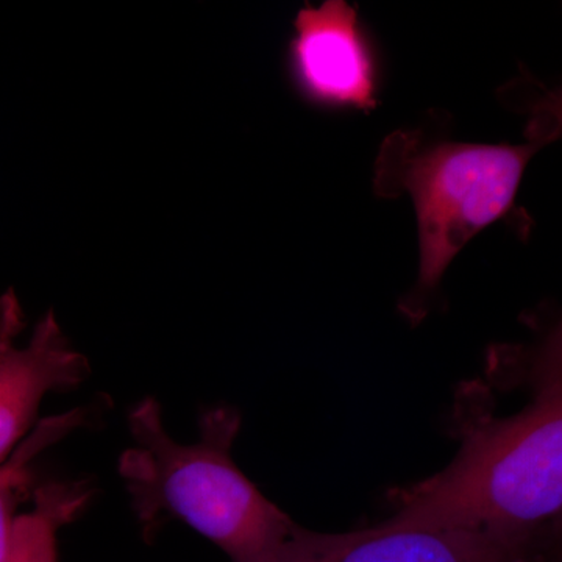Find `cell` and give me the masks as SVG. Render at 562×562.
<instances>
[{"label": "cell", "instance_id": "6da1fadb", "mask_svg": "<svg viewBox=\"0 0 562 562\" xmlns=\"http://www.w3.org/2000/svg\"><path fill=\"white\" fill-rule=\"evenodd\" d=\"M561 328L528 351L532 398L520 412L465 425L460 452L443 471L397 495L383 524L465 528L530 550L562 508Z\"/></svg>", "mask_w": 562, "mask_h": 562}, {"label": "cell", "instance_id": "7a4b0ae2", "mask_svg": "<svg viewBox=\"0 0 562 562\" xmlns=\"http://www.w3.org/2000/svg\"><path fill=\"white\" fill-rule=\"evenodd\" d=\"M525 143L476 144L449 138V132L424 127L392 132L373 166L379 198L405 194L416 211L419 276L398 303L403 316L420 324L430 312L443 273L484 228L520 216L517 192L531 158L561 136V98L541 88L531 102Z\"/></svg>", "mask_w": 562, "mask_h": 562}, {"label": "cell", "instance_id": "3957f363", "mask_svg": "<svg viewBox=\"0 0 562 562\" xmlns=\"http://www.w3.org/2000/svg\"><path fill=\"white\" fill-rule=\"evenodd\" d=\"M133 446L120 460L133 512L154 528L179 519L201 532L232 562H273L295 525L247 479L232 457L241 416L211 409L194 443L173 441L157 401L128 414Z\"/></svg>", "mask_w": 562, "mask_h": 562}, {"label": "cell", "instance_id": "277c9868", "mask_svg": "<svg viewBox=\"0 0 562 562\" xmlns=\"http://www.w3.org/2000/svg\"><path fill=\"white\" fill-rule=\"evenodd\" d=\"M292 77L306 98L369 111L376 105V66L358 9L344 0L306 5L294 21Z\"/></svg>", "mask_w": 562, "mask_h": 562}, {"label": "cell", "instance_id": "5b68a950", "mask_svg": "<svg viewBox=\"0 0 562 562\" xmlns=\"http://www.w3.org/2000/svg\"><path fill=\"white\" fill-rule=\"evenodd\" d=\"M528 554L490 532L465 528H398L379 524L351 532L295 525L273 562H516Z\"/></svg>", "mask_w": 562, "mask_h": 562}, {"label": "cell", "instance_id": "8992f818", "mask_svg": "<svg viewBox=\"0 0 562 562\" xmlns=\"http://www.w3.org/2000/svg\"><path fill=\"white\" fill-rule=\"evenodd\" d=\"M14 297L0 303V461L25 438L43 398L90 375L87 358L74 350L54 312L38 322L27 347L13 346L20 330Z\"/></svg>", "mask_w": 562, "mask_h": 562}, {"label": "cell", "instance_id": "52a82bcc", "mask_svg": "<svg viewBox=\"0 0 562 562\" xmlns=\"http://www.w3.org/2000/svg\"><path fill=\"white\" fill-rule=\"evenodd\" d=\"M90 484L50 483L40 487L31 512L16 517L2 562H57V535L91 498Z\"/></svg>", "mask_w": 562, "mask_h": 562}, {"label": "cell", "instance_id": "ba28073f", "mask_svg": "<svg viewBox=\"0 0 562 562\" xmlns=\"http://www.w3.org/2000/svg\"><path fill=\"white\" fill-rule=\"evenodd\" d=\"M98 408L101 406H80L72 412L40 422L31 435L25 436L9 457L0 461V562L9 550L11 530L16 519L13 517V508L18 495H21L31 483L33 462L49 447L61 442L70 432L90 427Z\"/></svg>", "mask_w": 562, "mask_h": 562}, {"label": "cell", "instance_id": "9c48e42d", "mask_svg": "<svg viewBox=\"0 0 562 562\" xmlns=\"http://www.w3.org/2000/svg\"><path fill=\"white\" fill-rule=\"evenodd\" d=\"M516 562H530V561H528L527 554H525V557L520 558V560H517Z\"/></svg>", "mask_w": 562, "mask_h": 562}]
</instances>
